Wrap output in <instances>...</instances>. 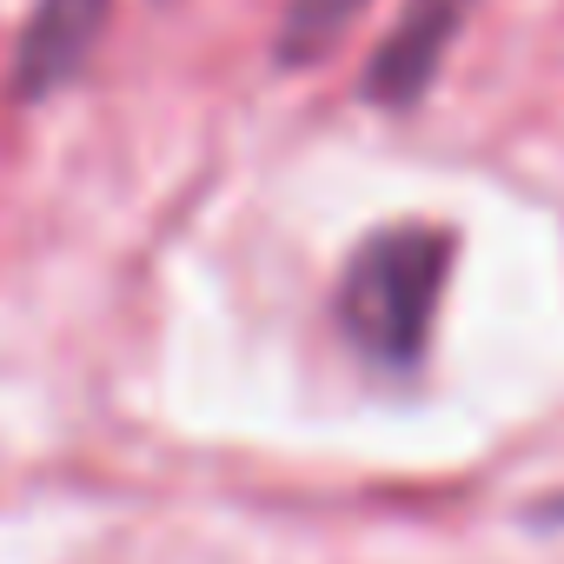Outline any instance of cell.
Masks as SVG:
<instances>
[{
	"mask_svg": "<svg viewBox=\"0 0 564 564\" xmlns=\"http://www.w3.org/2000/svg\"><path fill=\"white\" fill-rule=\"evenodd\" d=\"M452 272L445 226H379L339 272V326L379 366H412L432 339L438 293Z\"/></svg>",
	"mask_w": 564,
	"mask_h": 564,
	"instance_id": "1",
	"label": "cell"
},
{
	"mask_svg": "<svg viewBox=\"0 0 564 564\" xmlns=\"http://www.w3.org/2000/svg\"><path fill=\"white\" fill-rule=\"evenodd\" d=\"M465 8H471V0H405V14L392 21L386 47L366 67V94L379 107H412L432 87V74H438V61H445L452 34L465 21Z\"/></svg>",
	"mask_w": 564,
	"mask_h": 564,
	"instance_id": "2",
	"label": "cell"
},
{
	"mask_svg": "<svg viewBox=\"0 0 564 564\" xmlns=\"http://www.w3.org/2000/svg\"><path fill=\"white\" fill-rule=\"evenodd\" d=\"M100 14L107 0H41V14L28 21V41H21V61H14V87L34 100V94H54L94 47L100 34Z\"/></svg>",
	"mask_w": 564,
	"mask_h": 564,
	"instance_id": "3",
	"label": "cell"
},
{
	"mask_svg": "<svg viewBox=\"0 0 564 564\" xmlns=\"http://www.w3.org/2000/svg\"><path fill=\"white\" fill-rule=\"evenodd\" d=\"M352 14H359V0H293L286 34H279V54H286V61H313L319 47L339 41V28Z\"/></svg>",
	"mask_w": 564,
	"mask_h": 564,
	"instance_id": "4",
	"label": "cell"
},
{
	"mask_svg": "<svg viewBox=\"0 0 564 564\" xmlns=\"http://www.w3.org/2000/svg\"><path fill=\"white\" fill-rule=\"evenodd\" d=\"M544 518H564V498H551V505H544Z\"/></svg>",
	"mask_w": 564,
	"mask_h": 564,
	"instance_id": "5",
	"label": "cell"
}]
</instances>
